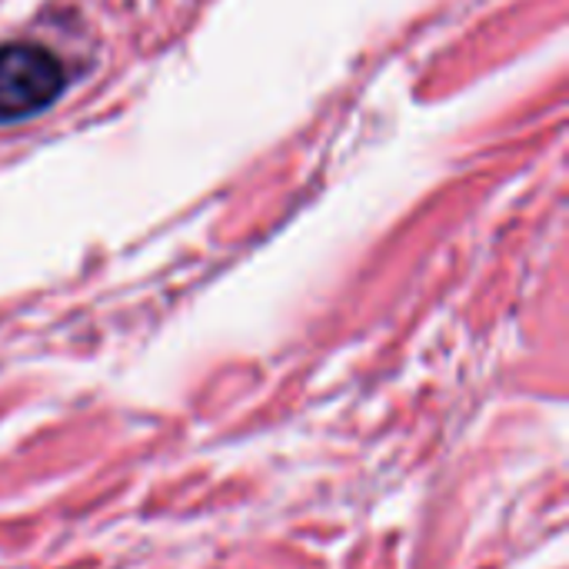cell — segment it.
<instances>
[{"label": "cell", "mask_w": 569, "mask_h": 569, "mask_svg": "<svg viewBox=\"0 0 569 569\" xmlns=\"http://www.w3.org/2000/svg\"><path fill=\"white\" fill-rule=\"evenodd\" d=\"M67 87L57 53L37 43L0 47V123L27 120L47 110Z\"/></svg>", "instance_id": "1"}]
</instances>
